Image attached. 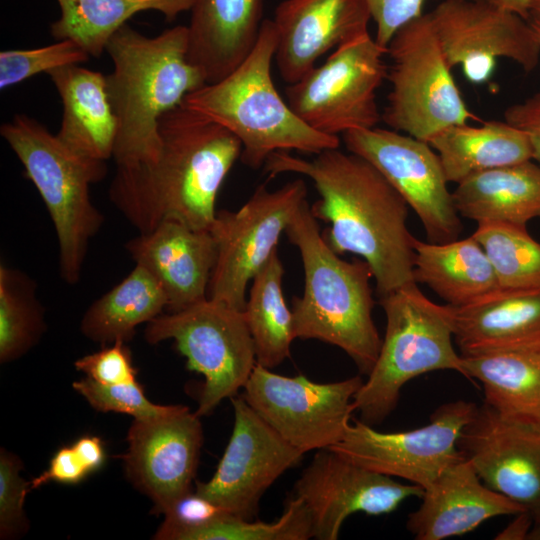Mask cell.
Returning <instances> with one entry per match:
<instances>
[{
    "instance_id": "8",
    "label": "cell",
    "mask_w": 540,
    "mask_h": 540,
    "mask_svg": "<svg viewBox=\"0 0 540 540\" xmlns=\"http://www.w3.org/2000/svg\"><path fill=\"white\" fill-rule=\"evenodd\" d=\"M386 49L390 91L381 117L390 129L429 143L449 127L479 120L461 95L428 13L399 28Z\"/></svg>"
},
{
    "instance_id": "17",
    "label": "cell",
    "mask_w": 540,
    "mask_h": 540,
    "mask_svg": "<svg viewBox=\"0 0 540 540\" xmlns=\"http://www.w3.org/2000/svg\"><path fill=\"white\" fill-rule=\"evenodd\" d=\"M424 489L366 469L330 449L318 450L293 487L306 505L313 538L336 540L344 521L354 513L383 515L395 511Z\"/></svg>"
},
{
    "instance_id": "38",
    "label": "cell",
    "mask_w": 540,
    "mask_h": 540,
    "mask_svg": "<svg viewBox=\"0 0 540 540\" xmlns=\"http://www.w3.org/2000/svg\"><path fill=\"white\" fill-rule=\"evenodd\" d=\"M106 459L104 443L94 435H85L72 445L61 447L49 466L31 482V490L48 482L77 484L99 470Z\"/></svg>"
},
{
    "instance_id": "22",
    "label": "cell",
    "mask_w": 540,
    "mask_h": 540,
    "mask_svg": "<svg viewBox=\"0 0 540 540\" xmlns=\"http://www.w3.org/2000/svg\"><path fill=\"white\" fill-rule=\"evenodd\" d=\"M421 498V505L408 515L406 523L417 540L460 536L493 517L526 511L486 486L465 458L446 468Z\"/></svg>"
},
{
    "instance_id": "34",
    "label": "cell",
    "mask_w": 540,
    "mask_h": 540,
    "mask_svg": "<svg viewBox=\"0 0 540 540\" xmlns=\"http://www.w3.org/2000/svg\"><path fill=\"white\" fill-rule=\"evenodd\" d=\"M472 235L491 261L500 288L540 290V243L527 227L483 223Z\"/></svg>"
},
{
    "instance_id": "1",
    "label": "cell",
    "mask_w": 540,
    "mask_h": 540,
    "mask_svg": "<svg viewBox=\"0 0 540 540\" xmlns=\"http://www.w3.org/2000/svg\"><path fill=\"white\" fill-rule=\"evenodd\" d=\"M264 166L271 176L290 172L312 180L320 195L312 214L330 224L324 240L338 255L352 253L369 265L379 297L414 282L409 206L369 161L333 148L310 160L274 152Z\"/></svg>"
},
{
    "instance_id": "45",
    "label": "cell",
    "mask_w": 540,
    "mask_h": 540,
    "mask_svg": "<svg viewBox=\"0 0 540 540\" xmlns=\"http://www.w3.org/2000/svg\"><path fill=\"white\" fill-rule=\"evenodd\" d=\"M491 6L515 13L529 20L532 0H479Z\"/></svg>"
},
{
    "instance_id": "46",
    "label": "cell",
    "mask_w": 540,
    "mask_h": 540,
    "mask_svg": "<svg viewBox=\"0 0 540 540\" xmlns=\"http://www.w3.org/2000/svg\"><path fill=\"white\" fill-rule=\"evenodd\" d=\"M529 19L540 20V0H532Z\"/></svg>"
},
{
    "instance_id": "43",
    "label": "cell",
    "mask_w": 540,
    "mask_h": 540,
    "mask_svg": "<svg viewBox=\"0 0 540 540\" xmlns=\"http://www.w3.org/2000/svg\"><path fill=\"white\" fill-rule=\"evenodd\" d=\"M504 120L529 135L533 160L540 164V92L509 106L504 112Z\"/></svg>"
},
{
    "instance_id": "26",
    "label": "cell",
    "mask_w": 540,
    "mask_h": 540,
    "mask_svg": "<svg viewBox=\"0 0 540 540\" xmlns=\"http://www.w3.org/2000/svg\"><path fill=\"white\" fill-rule=\"evenodd\" d=\"M460 354L463 376L482 384L486 405L540 424V344Z\"/></svg>"
},
{
    "instance_id": "32",
    "label": "cell",
    "mask_w": 540,
    "mask_h": 540,
    "mask_svg": "<svg viewBox=\"0 0 540 540\" xmlns=\"http://www.w3.org/2000/svg\"><path fill=\"white\" fill-rule=\"evenodd\" d=\"M283 275L284 267L277 249L251 280L244 308L257 364L269 369L290 356L295 339L292 311L282 292Z\"/></svg>"
},
{
    "instance_id": "35",
    "label": "cell",
    "mask_w": 540,
    "mask_h": 540,
    "mask_svg": "<svg viewBox=\"0 0 540 540\" xmlns=\"http://www.w3.org/2000/svg\"><path fill=\"white\" fill-rule=\"evenodd\" d=\"M312 521L304 502L292 496L273 522L248 520L231 513L202 527L181 533L177 540H307Z\"/></svg>"
},
{
    "instance_id": "31",
    "label": "cell",
    "mask_w": 540,
    "mask_h": 540,
    "mask_svg": "<svg viewBox=\"0 0 540 540\" xmlns=\"http://www.w3.org/2000/svg\"><path fill=\"white\" fill-rule=\"evenodd\" d=\"M60 16L50 26L52 37L72 40L90 56L100 57L113 34L134 15L154 10L167 21L191 9L194 0H56Z\"/></svg>"
},
{
    "instance_id": "48",
    "label": "cell",
    "mask_w": 540,
    "mask_h": 540,
    "mask_svg": "<svg viewBox=\"0 0 540 540\" xmlns=\"http://www.w3.org/2000/svg\"><path fill=\"white\" fill-rule=\"evenodd\" d=\"M534 31H535V34H536V37L540 43V20H536V19H529Z\"/></svg>"
},
{
    "instance_id": "29",
    "label": "cell",
    "mask_w": 540,
    "mask_h": 540,
    "mask_svg": "<svg viewBox=\"0 0 540 540\" xmlns=\"http://www.w3.org/2000/svg\"><path fill=\"white\" fill-rule=\"evenodd\" d=\"M429 144L448 182L455 184L481 172L533 160L529 135L506 120L454 125Z\"/></svg>"
},
{
    "instance_id": "11",
    "label": "cell",
    "mask_w": 540,
    "mask_h": 540,
    "mask_svg": "<svg viewBox=\"0 0 540 540\" xmlns=\"http://www.w3.org/2000/svg\"><path fill=\"white\" fill-rule=\"evenodd\" d=\"M302 179L278 189L259 186L236 211L216 213L209 231L217 246L208 298L244 311L246 289L275 250L292 217L307 199Z\"/></svg>"
},
{
    "instance_id": "36",
    "label": "cell",
    "mask_w": 540,
    "mask_h": 540,
    "mask_svg": "<svg viewBox=\"0 0 540 540\" xmlns=\"http://www.w3.org/2000/svg\"><path fill=\"white\" fill-rule=\"evenodd\" d=\"M90 55L72 40L34 49H12L0 52V89L16 85L38 73L72 64L87 62Z\"/></svg>"
},
{
    "instance_id": "2",
    "label": "cell",
    "mask_w": 540,
    "mask_h": 540,
    "mask_svg": "<svg viewBox=\"0 0 540 540\" xmlns=\"http://www.w3.org/2000/svg\"><path fill=\"white\" fill-rule=\"evenodd\" d=\"M159 132L155 160L117 166L110 201L140 233L165 221L209 230L217 194L241 156L240 140L182 104L162 115Z\"/></svg>"
},
{
    "instance_id": "37",
    "label": "cell",
    "mask_w": 540,
    "mask_h": 540,
    "mask_svg": "<svg viewBox=\"0 0 540 540\" xmlns=\"http://www.w3.org/2000/svg\"><path fill=\"white\" fill-rule=\"evenodd\" d=\"M74 390L101 412H117L134 419H152L177 411L181 405H160L151 402L137 382L104 385L89 378L75 381Z\"/></svg>"
},
{
    "instance_id": "30",
    "label": "cell",
    "mask_w": 540,
    "mask_h": 540,
    "mask_svg": "<svg viewBox=\"0 0 540 540\" xmlns=\"http://www.w3.org/2000/svg\"><path fill=\"white\" fill-rule=\"evenodd\" d=\"M167 308V297L154 276L144 267L134 269L95 300L84 313L80 330L97 343L130 341L137 326L149 323Z\"/></svg>"
},
{
    "instance_id": "9",
    "label": "cell",
    "mask_w": 540,
    "mask_h": 540,
    "mask_svg": "<svg viewBox=\"0 0 540 540\" xmlns=\"http://www.w3.org/2000/svg\"><path fill=\"white\" fill-rule=\"evenodd\" d=\"M144 336L149 344L173 340L187 368L204 377L195 412L200 417L236 396L257 364L244 311L210 298L162 313L147 323Z\"/></svg>"
},
{
    "instance_id": "10",
    "label": "cell",
    "mask_w": 540,
    "mask_h": 540,
    "mask_svg": "<svg viewBox=\"0 0 540 540\" xmlns=\"http://www.w3.org/2000/svg\"><path fill=\"white\" fill-rule=\"evenodd\" d=\"M386 53L369 31L354 37L288 85L287 103L308 126L327 135L376 127L382 121L377 92L387 77Z\"/></svg>"
},
{
    "instance_id": "19",
    "label": "cell",
    "mask_w": 540,
    "mask_h": 540,
    "mask_svg": "<svg viewBox=\"0 0 540 540\" xmlns=\"http://www.w3.org/2000/svg\"><path fill=\"white\" fill-rule=\"evenodd\" d=\"M123 456L128 479L164 514L192 490L203 444L200 416L187 406L152 419H134Z\"/></svg>"
},
{
    "instance_id": "33",
    "label": "cell",
    "mask_w": 540,
    "mask_h": 540,
    "mask_svg": "<svg viewBox=\"0 0 540 540\" xmlns=\"http://www.w3.org/2000/svg\"><path fill=\"white\" fill-rule=\"evenodd\" d=\"M36 282L25 272L0 265V362L19 359L46 329Z\"/></svg>"
},
{
    "instance_id": "47",
    "label": "cell",
    "mask_w": 540,
    "mask_h": 540,
    "mask_svg": "<svg viewBox=\"0 0 540 540\" xmlns=\"http://www.w3.org/2000/svg\"><path fill=\"white\" fill-rule=\"evenodd\" d=\"M527 540H540V521L533 523Z\"/></svg>"
},
{
    "instance_id": "14",
    "label": "cell",
    "mask_w": 540,
    "mask_h": 540,
    "mask_svg": "<svg viewBox=\"0 0 540 540\" xmlns=\"http://www.w3.org/2000/svg\"><path fill=\"white\" fill-rule=\"evenodd\" d=\"M347 151L374 165L419 217L429 242L459 238L463 225L432 146L393 129H355L342 134Z\"/></svg>"
},
{
    "instance_id": "4",
    "label": "cell",
    "mask_w": 540,
    "mask_h": 540,
    "mask_svg": "<svg viewBox=\"0 0 540 540\" xmlns=\"http://www.w3.org/2000/svg\"><path fill=\"white\" fill-rule=\"evenodd\" d=\"M285 233L304 268V292L291 308L295 338L339 347L368 375L382 344L372 317L369 265L363 259L343 260L329 247L307 200Z\"/></svg>"
},
{
    "instance_id": "39",
    "label": "cell",
    "mask_w": 540,
    "mask_h": 540,
    "mask_svg": "<svg viewBox=\"0 0 540 540\" xmlns=\"http://www.w3.org/2000/svg\"><path fill=\"white\" fill-rule=\"evenodd\" d=\"M20 458L6 449L0 451V538L14 539L28 529L24 501L31 490V482L19 474Z\"/></svg>"
},
{
    "instance_id": "20",
    "label": "cell",
    "mask_w": 540,
    "mask_h": 540,
    "mask_svg": "<svg viewBox=\"0 0 540 540\" xmlns=\"http://www.w3.org/2000/svg\"><path fill=\"white\" fill-rule=\"evenodd\" d=\"M364 0H284L275 9L274 60L288 84L300 80L317 60L368 30Z\"/></svg>"
},
{
    "instance_id": "24",
    "label": "cell",
    "mask_w": 540,
    "mask_h": 540,
    "mask_svg": "<svg viewBox=\"0 0 540 540\" xmlns=\"http://www.w3.org/2000/svg\"><path fill=\"white\" fill-rule=\"evenodd\" d=\"M63 105L56 136L78 157L95 162L113 158L117 119L107 93L106 75L66 65L47 73Z\"/></svg>"
},
{
    "instance_id": "23",
    "label": "cell",
    "mask_w": 540,
    "mask_h": 540,
    "mask_svg": "<svg viewBox=\"0 0 540 540\" xmlns=\"http://www.w3.org/2000/svg\"><path fill=\"white\" fill-rule=\"evenodd\" d=\"M264 0H194L188 29V60L207 83L233 71L254 48Z\"/></svg>"
},
{
    "instance_id": "28",
    "label": "cell",
    "mask_w": 540,
    "mask_h": 540,
    "mask_svg": "<svg viewBox=\"0 0 540 540\" xmlns=\"http://www.w3.org/2000/svg\"><path fill=\"white\" fill-rule=\"evenodd\" d=\"M414 252V282L427 285L450 306H466L500 289L494 267L473 235L446 243L415 239Z\"/></svg>"
},
{
    "instance_id": "21",
    "label": "cell",
    "mask_w": 540,
    "mask_h": 540,
    "mask_svg": "<svg viewBox=\"0 0 540 540\" xmlns=\"http://www.w3.org/2000/svg\"><path fill=\"white\" fill-rule=\"evenodd\" d=\"M124 247L135 264L159 282L169 312L181 311L208 298L217 260L216 242L209 230L165 221L130 239Z\"/></svg>"
},
{
    "instance_id": "40",
    "label": "cell",
    "mask_w": 540,
    "mask_h": 540,
    "mask_svg": "<svg viewBox=\"0 0 540 540\" xmlns=\"http://www.w3.org/2000/svg\"><path fill=\"white\" fill-rule=\"evenodd\" d=\"M229 513L192 489L163 514L164 521L153 538L176 540L181 533L207 525Z\"/></svg>"
},
{
    "instance_id": "5",
    "label": "cell",
    "mask_w": 540,
    "mask_h": 540,
    "mask_svg": "<svg viewBox=\"0 0 540 540\" xmlns=\"http://www.w3.org/2000/svg\"><path fill=\"white\" fill-rule=\"evenodd\" d=\"M275 50L276 30L265 19L249 55L227 76L190 92L181 103L233 133L242 144V162L253 169L274 152L316 155L340 146L338 136L308 126L279 94L271 74Z\"/></svg>"
},
{
    "instance_id": "42",
    "label": "cell",
    "mask_w": 540,
    "mask_h": 540,
    "mask_svg": "<svg viewBox=\"0 0 540 540\" xmlns=\"http://www.w3.org/2000/svg\"><path fill=\"white\" fill-rule=\"evenodd\" d=\"M376 27V42L387 48L396 31L423 14L425 0H364Z\"/></svg>"
},
{
    "instance_id": "25",
    "label": "cell",
    "mask_w": 540,
    "mask_h": 540,
    "mask_svg": "<svg viewBox=\"0 0 540 540\" xmlns=\"http://www.w3.org/2000/svg\"><path fill=\"white\" fill-rule=\"evenodd\" d=\"M451 309L461 353L540 344V290L500 288Z\"/></svg>"
},
{
    "instance_id": "41",
    "label": "cell",
    "mask_w": 540,
    "mask_h": 540,
    "mask_svg": "<svg viewBox=\"0 0 540 540\" xmlns=\"http://www.w3.org/2000/svg\"><path fill=\"white\" fill-rule=\"evenodd\" d=\"M76 370L104 385L135 382L137 370L126 342L117 340L102 349L77 359Z\"/></svg>"
},
{
    "instance_id": "16",
    "label": "cell",
    "mask_w": 540,
    "mask_h": 540,
    "mask_svg": "<svg viewBox=\"0 0 540 540\" xmlns=\"http://www.w3.org/2000/svg\"><path fill=\"white\" fill-rule=\"evenodd\" d=\"M234 424L213 476L196 492L231 514L252 520L271 485L296 466L304 453L283 439L245 401L231 399Z\"/></svg>"
},
{
    "instance_id": "18",
    "label": "cell",
    "mask_w": 540,
    "mask_h": 540,
    "mask_svg": "<svg viewBox=\"0 0 540 540\" xmlns=\"http://www.w3.org/2000/svg\"><path fill=\"white\" fill-rule=\"evenodd\" d=\"M457 447L486 486L540 521V424L503 416L484 403Z\"/></svg>"
},
{
    "instance_id": "13",
    "label": "cell",
    "mask_w": 540,
    "mask_h": 540,
    "mask_svg": "<svg viewBox=\"0 0 540 540\" xmlns=\"http://www.w3.org/2000/svg\"><path fill=\"white\" fill-rule=\"evenodd\" d=\"M477 406L458 400L438 407L427 425L380 432L355 420L330 450L371 471L428 488L450 465L464 457L457 440Z\"/></svg>"
},
{
    "instance_id": "15",
    "label": "cell",
    "mask_w": 540,
    "mask_h": 540,
    "mask_svg": "<svg viewBox=\"0 0 540 540\" xmlns=\"http://www.w3.org/2000/svg\"><path fill=\"white\" fill-rule=\"evenodd\" d=\"M445 59L472 84L490 80L497 60L525 72L540 59V43L528 19L479 0H442L428 12Z\"/></svg>"
},
{
    "instance_id": "44",
    "label": "cell",
    "mask_w": 540,
    "mask_h": 540,
    "mask_svg": "<svg viewBox=\"0 0 540 540\" xmlns=\"http://www.w3.org/2000/svg\"><path fill=\"white\" fill-rule=\"evenodd\" d=\"M534 520L527 511L515 515V519L510 522L496 537L503 540H527L533 526Z\"/></svg>"
},
{
    "instance_id": "7",
    "label": "cell",
    "mask_w": 540,
    "mask_h": 540,
    "mask_svg": "<svg viewBox=\"0 0 540 540\" xmlns=\"http://www.w3.org/2000/svg\"><path fill=\"white\" fill-rule=\"evenodd\" d=\"M386 331L377 360L354 397L361 421H383L396 407L410 380L435 370L463 375L462 357L453 346L452 309L428 299L416 282L380 297Z\"/></svg>"
},
{
    "instance_id": "12",
    "label": "cell",
    "mask_w": 540,
    "mask_h": 540,
    "mask_svg": "<svg viewBox=\"0 0 540 540\" xmlns=\"http://www.w3.org/2000/svg\"><path fill=\"white\" fill-rule=\"evenodd\" d=\"M362 384L361 376L318 383L256 364L242 397L283 439L305 454L330 449L342 439Z\"/></svg>"
},
{
    "instance_id": "27",
    "label": "cell",
    "mask_w": 540,
    "mask_h": 540,
    "mask_svg": "<svg viewBox=\"0 0 540 540\" xmlns=\"http://www.w3.org/2000/svg\"><path fill=\"white\" fill-rule=\"evenodd\" d=\"M456 185L457 212L477 224L527 227L540 218V164L534 160L481 172Z\"/></svg>"
},
{
    "instance_id": "6",
    "label": "cell",
    "mask_w": 540,
    "mask_h": 540,
    "mask_svg": "<svg viewBox=\"0 0 540 540\" xmlns=\"http://www.w3.org/2000/svg\"><path fill=\"white\" fill-rule=\"evenodd\" d=\"M0 134L49 212L58 240L60 276L74 285L80 280L89 242L104 223L89 187L104 179L106 162L78 157L44 124L24 114L3 123Z\"/></svg>"
},
{
    "instance_id": "3",
    "label": "cell",
    "mask_w": 540,
    "mask_h": 540,
    "mask_svg": "<svg viewBox=\"0 0 540 540\" xmlns=\"http://www.w3.org/2000/svg\"><path fill=\"white\" fill-rule=\"evenodd\" d=\"M105 51L113 64L106 81L117 119L116 166L153 161L161 150L162 115L206 84L202 71L188 60L187 26L149 37L125 24Z\"/></svg>"
}]
</instances>
